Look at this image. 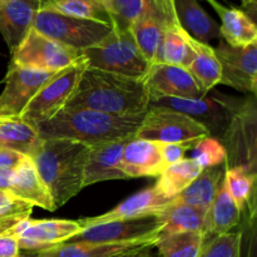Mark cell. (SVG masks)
Segmentation results:
<instances>
[{"label":"cell","instance_id":"cell-1","mask_svg":"<svg viewBox=\"0 0 257 257\" xmlns=\"http://www.w3.org/2000/svg\"><path fill=\"white\" fill-rule=\"evenodd\" d=\"M150 97L142 79L85 67L64 108H82L115 115L148 110Z\"/></svg>","mask_w":257,"mask_h":257},{"label":"cell","instance_id":"cell-2","mask_svg":"<svg viewBox=\"0 0 257 257\" xmlns=\"http://www.w3.org/2000/svg\"><path fill=\"white\" fill-rule=\"evenodd\" d=\"M145 114L115 115L82 108H63L35 130L42 140H69L90 147L136 136Z\"/></svg>","mask_w":257,"mask_h":257},{"label":"cell","instance_id":"cell-3","mask_svg":"<svg viewBox=\"0 0 257 257\" xmlns=\"http://www.w3.org/2000/svg\"><path fill=\"white\" fill-rule=\"evenodd\" d=\"M89 147L69 140H43L30 160L47 186L55 207L65 205L84 188Z\"/></svg>","mask_w":257,"mask_h":257},{"label":"cell","instance_id":"cell-4","mask_svg":"<svg viewBox=\"0 0 257 257\" xmlns=\"http://www.w3.org/2000/svg\"><path fill=\"white\" fill-rule=\"evenodd\" d=\"M83 57L88 67L142 80L152 64L142 54L131 30L115 27L102 42L83 50Z\"/></svg>","mask_w":257,"mask_h":257},{"label":"cell","instance_id":"cell-5","mask_svg":"<svg viewBox=\"0 0 257 257\" xmlns=\"http://www.w3.org/2000/svg\"><path fill=\"white\" fill-rule=\"evenodd\" d=\"M220 142L225 147V168H257V107L255 94L242 98V103L231 118Z\"/></svg>","mask_w":257,"mask_h":257},{"label":"cell","instance_id":"cell-6","mask_svg":"<svg viewBox=\"0 0 257 257\" xmlns=\"http://www.w3.org/2000/svg\"><path fill=\"white\" fill-rule=\"evenodd\" d=\"M241 103L240 98L228 97L212 89L201 99L160 98L151 100L148 107L167 108L190 115L208 131V135L220 141Z\"/></svg>","mask_w":257,"mask_h":257},{"label":"cell","instance_id":"cell-7","mask_svg":"<svg viewBox=\"0 0 257 257\" xmlns=\"http://www.w3.org/2000/svg\"><path fill=\"white\" fill-rule=\"evenodd\" d=\"M33 28L55 42L83 52L102 42L113 27L99 22L39 9L34 18Z\"/></svg>","mask_w":257,"mask_h":257},{"label":"cell","instance_id":"cell-8","mask_svg":"<svg viewBox=\"0 0 257 257\" xmlns=\"http://www.w3.org/2000/svg\"><path fill=\"white\" fill-rule=\"evenodd\" d=\"M87 63L83 58L50 78L30 100L20 115V119L34 128L40 123L52 119L65 107Z\"/></svg>","mask_w":257,"mask_h":257},{"label":"cell","instance_id":"cell-9","mask_svg":"<svg viewBox=\"0 0 257 257\" xmlns=\"http://www.w3.org/2000/svg\"><path fill=\"white\" fill-rule=\"evenodd\" d=\"M83 58L82 50L55 42L32 28L19 47L12 53L10 63L45 72H59Z\"/></svg>","mask_w":257,"mask_h":257},{"label":"cell","instance_id":"cell-10","mask_svg":"<svg viewBox=\"0 0 257 257\" xmlns=\"http://www.w3.org/2000/svg\"><path fill=\"white\" fill-rule=\"evenodd\" d=\"M163 226L160 213L109 221L82 228L68 242L90 243H135L157 241Z\"/></svg>","mask_w":257,"mask_h":257},{"label":"cell","instance_id":"cell-11","mask_svg":"<svg viewBox=\"0 0 257 257\" xmlns=\"http://www.w3.org/2000/svg\"><path fill=\"white\" fill-rule=\"evenodd\" d=\"M208 135L201 123L177 110L148 107L136 137L161 143H191Z\"/></svg>","mask_w":257,"mask_h":257},{"label":"cell","instance_id":"cell-12","mask_svg":"<svg viewBox=\"0 0 257 257\" xmlns=\"http://www.w3.org/2000/svg\"><path fill=\"white\" fill-rule=\"evenodd\" d=\"M57 73L24 68L10 63L3 80L4 89L0 93V117L20 118L40 88Z\"/></svg>","mask_w":257,"mask_h":257},{"label":"cell","instance_id":"cell-13","mask_svg":"<svg viewBox=\"0 0 257 257\" xmlns=\"http://www.w3.org/2000/svg\"><path fill=\"white\" fill-rule=\"evenodd\" d=\"M221 64L220 84L238 92L256 94L257 90V43L247 47H232L223 39L215 49Z\"/></svg>","mask_w":257,"mask_h":257},{"label":"cell","instance_id":"cell-14","mask_svg":"<svg viewBox=\"0 0 257 257\" xmlns=\"http://www.w3.org/2000/svg\"><path fill=\"white\" fill-rule=\"evenodd\" d=\"M151 100L160 98H182L201 99L205 97L202 90L188 69L180 65L152 63L143 78Z\"/></svg>","mask_w":257,"mask_h":257},{"label":"cell","instance_id":"cell-15","mask_svg":"<svg viewBox=\"0 0 257 257\" xmlns=\"http://www.w3.org/2000/svg\"><path fill=\"white\" fill-rule=\"evenodd\" d=\"M82 231L78 221L28 220L18 235L20 251L39 253L60 243L68 242Z\"/></svg>","mask_w":257,"mask_h":257},{"label":"cell","instance_id":"cell-16","mask_svg":"<svg viewBox=\"0 0 257 257\" xmlns=\"http://www.w3.org/2000/svg\"><path fill=\"white\" fill-rule=\"evenodd\" d=\"M133 137L90 146L84 168L83 186L87 187L112 180H130L122 170V153L128 141Z\"/></svg>","mask_w":257,"mask_h":257},{"label":"cell","instance_id":"cell-17","mask_svg":"<svg viewBox=\"0 0 257 257\" xmlns=\"http://www.w3.org/2000/svg\"><path fill=\"white\" fill-rule=\"evenodd\" d=\"M171 202L172 200L165 197L156 186H151L128 197L109 212L94 216V217L80 218L78 223L80 227L85 228L93 225L109 222V221L140 217V216L151 215V213H161Z\"/></svg>","mask_w":257,"mask_h":257},{"label":"cell","instance_id":"cell-18","mask_svg":"<svg viewBox=\"0 0 257 257\" xmlns=\"http://www.w3.org/2000/svg\"><path fill=\"white\" fill-rule=\"evenodd\" d=\"M43 0H0V34L10 53L14 52L33 28Z\"/></svg>","mask_w":257,"mask_h":257},{"label":"cell","instance_id":"cell-19","mask_svg":"<svg viewBox=\"0 0 257 257\" xmlns=\"http://www.w3.org/2000/svg\"><path fill=\"white\" fill-rule=\"evenodd\" d=\"M161 142L135 137L128 141L122 153V170L128 178L158 177L165 170Z\"/></svg>","mask_w":257,"mask_h":257},{"label":"cell","instance_id":"cell-20","mask_svg":"<svg viewBox=\"0 0 257 257\" xmlns=\"http://www.w3.org/2000/svg\"><path fill=\"white\" fill-rule=\"evenodd\" d=\"M8 192L24 202L38 206L49 212L57 210L47 186L40 178L30 157L25 158L14 170L12 185Z\"/></svg>","mask_w":257,"mask_h":257},{"label":"cell","instance_id":"cell-21","mask_svg":"<svg viewBox=\"0 0 257 257\" xmlns=\"http://www.w3.org/2000/svg\"><path fill=\"white\" fill-rule=\"evenodd\" d=\"M241 220H242V213L233 198L231 197L225 180L222 178L217 195L206 212L205 227H203L205 238L208 240L231 232V230L240 225Z\"/></svg>","mask_w":257,"mask_h":257},{"label":"cell","instance_id":"cell-22","mask_svg":"<svg viewBox=\"0 0 257 257\" xmlns=\"http://www.w3.org/2000/svg\"><path fill=\"white\" fill-rule=\"evenodd\" d=\"M221 18L220 34L227 44L232 47H247L257 43L256 23L250 19L242 9L227 8L216 0L211 2Z\"/></svg>","mask_w":257,"mask_h":257},{"label":"cell","instance_id":"cell-23","mask_svg":"<svg viewBox=\"0 0 257 257\" xmlns=\"http://www.w3.org/2000/svg\"><path fill=\"white\" fill-rule=\"evenodd\" d=\"M176 15L181 28L193 39L208 44L221 38L220 25L203 10L197 0H173Z\"/></svg>","mask_w":257,"mask_h":257},{"label":"cell","instance_id":"cell-24","mask_svg":"<svg viewBox=\"0 0 257 257\" xmlns=\"http://www.w3.org/2000/svg\"><path fill=\"white\" fill-rule=\"evenodd\" d=\"M156 241L135 243L64 242L37 253V257H115L136 248L153 247Z\"/></svg>","mask_w":257,"mask_h":257},{"label":"cell","instance_id":"cell-25","mask_svg":"<svg viewBox=\"0 0 257 257\" xmlns=\"http://www.w3.org/2000/svg\"><path fill=\"white\" fill-rule=\"evenodd\" d=\"M107 8L113 27L130 29L131 24L145 13L176 14L173 0H102Z\"/></svg>","mask_w":257,"mask_h":257},{"label":"cell","instance_id":"cell-26","mask_svg":"<svg viewBox=\"0 0 257 257\" xmlns=\"http://www.w3.org/2000/svg\"><path fill=\"white\" fill-rule=\"evenodd\" d=\"M207 210L185 205L172 200V202L160 213L163 221L158 237L180 232H202Z\"/></svg>","mask_w":257,"mask_h":257},{"label":"cell","instance_id":"cell-27","mask_svg":"<svg viewBox=\"0 0 257 257\" xmlns=\"http://www.w3.org/2000/svg\"><path fill=\"white\" fill-rule=\"evenodd\" d=\"M190 42L193 49V57L187 69L203 94H207L216 85L220 84L221 64L216 57L215 48L191 37Z\"/></svg>","mask_w":257,"mask_h":257},{"label":"cell","instance_id":"cell-28","mask_svg":"<svg viewBox=\"0 0 257 257\" xmlns=\"http://www.w3.org/2000/svg\"><path fill=\"white\" fill-rule=\"evenodd\" d=\"M192 57L190 35L181 28L180 23H175L163 33L152 63L180 65L187 69Z\"/></svg>","mask_w":257,"mask_h":257},{"label":"cell","instance_id":"cell-29","mask_svg":"<svg viewBox=\"0 0 257 257\" xmlns=\"http://www.w3.org/2000/svg\"><path fill=\"white\" fill-rule=\"evenodd\" d=\"M256 178L257 173L245 167L225 168L223 173L231 197L248 220H253L256 216Z\"/></svg>","mask_w":257,"mask_h":257},{"label":"cell","instance_id":"cell-30","mask_svg":"<svg viewBox=\"0 0 257 257\" xmlns=\"http://www.w3.org/2000/svg\"><path fill=\"white\" fill-rule=\"evenodd\" d=\"M223 173L225 170H222L220 166L203 168L196 180L173 200L185 205L207 210L217 195Z\"/></svg>","mask_w":257,"mask_h":257},{"label":"cell","instance_id":"cell-31","mask_svg":"<svg viewBox=\"0 0 257 257\" xmlns=\"http://www.w3.org/2000/svg\"><path fill=\"white\" fill-rule=\"evenodd\" d=\"M42 141L37 130L20 118L0 117V147L32 157Z\"/></svg>","mask_w":257,"mask_h":257},{"label":"cell","instance_id":"cell-32","mask_svg":"<svg viewBox=\"0 0 257 257\" xmlns=\"http://www.w3.org/2000/svg\"><path fill=\"white\" fill-rule=\"evenodd\" d=\"M203 168L193 158H183L162 171L156 182V187L165 197L173 198L185 191L196 180Z\"/></svg>","mask_w":257,"mask_h":257},{"label":"cell","instance_id":"cell-33","mask_svg":"<svg viewBox=\"0 0 257 257\" xmlns=\"http://www.w3.org/2000/svg\"><path fill=\"white\" fill-rule=\"evenodd\" d=\"M40 9L113 27L112 18L102 0H43Z\"/></svg>","mask_w":257,"mask_h":257},{"label":"cell","instance_id":"cell-34","mask_svg":"<svg viewBox=\"0 0 257 257\" xmlns=\"http://www.w3.org/2000/svg\"><path fill=\"white\" fill-rule=\"evenodd\" d=\"M205 241L202 232H180L160 236L153 247L160 257H198Z\"/></svg>","mask_w":257,"mask_h":257},{"label":"cell","instance_id":"cell-35","mask_svg":"<svg viewBox=\"0 0 257 257\" xmlns=\"http://www.w3.org/2000/svg\"><path fill=\"white\" fill-rule=\"evenodd\" d=\"M33 207L9 192L0 191V233L8 232L23 221L29 220Z\"/></svg>","mask_w":257,"mask_h":257},{"label":"cell","instance_id":"cell-36","mask_svg":"<svg viewBox=\"0 0 257 257\" xmlns=\"http://www.w3.org/2000/svg\"><path fill=\"white\" fill-rule=\"evenodd\" d=\"M198 257H242V231L208 238Z\"/></svg>","mask_w":257,"mask_h":257},{"label":"cell","instance_id":"cell-37","mask_svg":"<svg viewBox=\"0 0 257 257\" xmlns=\"http://www.w3.org/2000/svg\"><path fill=\"white\" fill-rule=\"evenodd\" d=\"M193 160L202 168L221 166L226 161V151L222 143L212 136H205L193 145Z\"/></svg>","mask_w":257,"mask_h":257},{"label":"cell","instance_id":"cell-38","mask_svg":"<svg viewBox=\"0 0 257 257\" xmlns=\"http://www.w3.org/2000/svg\"><path fill=\"white\" fill-rule=\"evenodd\" d=\"M196 142L191 143H161V152L165 167L182 161L186 152L193 147Z\"/></svg>","mask_w":257,"mask_h":257},{"label":"cell","instance_id":"cell-39","mask_svg":"<svg viewBox=\"0 0 257 257\" xmlns=\"http://www.w3.org/2000/svg\"><path fill=\"white\" fill-rule=\"evenodd\" d=\"M25 158H27V156L22 155L17 151L0 147V171L15 170Z\"/></svg>","mask_w":257,"mask_h":257},{"label":"cell","instance_id":"cell-40","mask_svg":"<svg viewBox=\"0 0 257 257\" xmlns=\"http://www.w3.org/2000/svg\"><path fill=\"white\" fill-rule=\"evenodd\" d=\"M18 237L10 232L0 233V257H19Z\"/></svg>","mask_w":257,"mask_h":257},{"label":"cell","instance_id":"cell-41","mask_svg":"<svg viewBox=\"0 0 257 257\" xmlns=\"http://www.w3.org/2000/svg\"><path fill=\"white\" fill-rule=\"evenodd\" d=\"M13 175H14V170L0 171V191H3V192L9 191L13 181Z\"/></svg>","mask_w":257,"mask_h":257},{"label":"cell","instance_id":"cell-42","mask_svg":"<svg viewBox=\"0 0 257 257\" xmlns=\"http://www.w3.org/2000/svg\"><path fill=\"white\" fill-rule=\"evenodd\" d=\"M242 2L243 12L250 17L251 20L256 23V14H257V0H241Z\"/></svg>","mask_w":257,"mask_h":257},{"label":"cell","instance_id":"cell-43","mask_svg":"<svg viewBox=\"0 0 257 257\" xmlns=\"http://www.w3.org/2000/svg\"><path fill=\"white\" fill-rule=\"evenodd\" d=\"M152 247H143V248H136V250L132 251H128V252L122 253L119 256H115V257H143L146 253L150 252V250Z\"/></svg>","mask_w":257,"mask_h":257},{"label":"cell","instance_id":"cell-44","mask_svg":"<svg viewBox=\"0 0 257 257\" xmlns=\"http://www.w3.org/2000/svg\"><path fill=\"white\" fill-rule=\"evenodd\" d=\"M19 257H37V253H34V256H32V255H22V253H20Z\"/></svg>","mask_w":257,"mask_h":257},{"label":"cell","instance_id":"cell-45","mask_svg":"<svg viewBox=\"0 0 257 257\" xmlns=\"http://www.w3.org/2000/svg\"><path fill=\"white\" fill-rule=\"evenodd\" d=\"M143 257H151V251H150V252H148V253H146V255L143 256Z\"/></svg>","mask_w":257,"mask_h":257},{"label":"cell","instance_id":"cell-46","mask_svg":"<svg viewBox=\"0 0 257 257\" xmlns=\"http://www.w3.org/2000/svg\"><path fill=\"white\" fill-rule=\"evenodd\" d=\"M207 2H208V3H211V2H212V0H207Z\"/></svg>","mask_w":257,"mask_h":257}]
</instances>
